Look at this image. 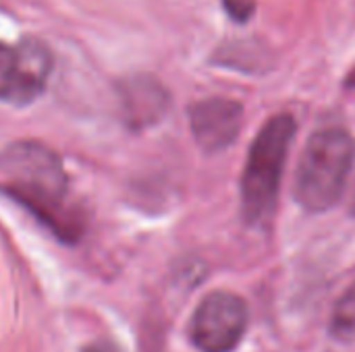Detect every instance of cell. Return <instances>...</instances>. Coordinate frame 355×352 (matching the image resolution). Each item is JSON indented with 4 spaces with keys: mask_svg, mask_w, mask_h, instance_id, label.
<instances>
[{
    "mask_svg": "<svg viewBox=\"0 0 355 352\" xmlns=\"http://www.w3.org/2000/svg\"><path fill=\"white\" fill-rule=\"evenodd\" d=\"M355 160L354 137L339 127L316 131L295 172V199L308 212H327L343 195Z\"/></svg>",
    "mask_w": 355,
    "mask_h": 352,
    "instance_id": "obj_2",
    "label": "cell"
},
{
    "mask_svg": "<svg viewBox=\"0 0 355 352\" xmlns=\"http://www.w3.org/2000/svg\"><path fill=\"white\" fill-rule=\"evenodd\" d=\"M352 212L355 214V191H354V197H352Z\"/></svg>",
    "mask_w": 355,
    "mask_h": 352,
    "instance_id": "obj_11",
    "label": "cell"
},
{
    "mask_svg": "<svg viewBox=\"0 0 355 352\" xmlns=\"http://www.w3.org/2000/svg\"><path fill=\"white\" fill-rule=\"evenodd\" d=\"M227 8L237 17V19H245L252 10V2L250 0H235V2H229L227 0Z\"/></svg>",
    "mask_w": 355,
    "mask_h": 352,
    "instance_id": "obj_9",
    "label": "cell"
},
{
    "mask_svg": "<svg viewBox=\"0 0 355 352\" xmlns=\"http://www.w3.org/2000/svg\"><path fill=\"white\" fill-rule=\"evenodd\" d=\"M331 336L337 342L354 344L355 342V282L339 297L329 326Z\"/></svg>",
    "mask_w": 355,
    "mask_h": 352,
    "instance_id": "obj_7",
    "label": "cell"
},
{
    "mask_svg": "<svg viewBox=\"0 0 355 352\" xmlns=\"http://www.w3.org/2000/svg\"><path fill=\"white\" fill-rule=\"evenodd\" d=\"M189 124L198 145L208 154H216L237 139L243 124V108L229 98H208L189 110Z\"/></svg>",
    "mask_w": 355,
    "mask_h": 352,
    "instance_id": "obj_6",
    "label": "cell"
},
{
    "mask_svg": "<svg viewBox=\"0 0 355 352\" xmlns=\"http://www.w3.org/2000/svg\"><path fill=\"white\" fill-rule=\"evenodd\" d=\"M10 193L40 216H52L67 193V174L58 156L33 141L10 145L2 156Z\"/></svg>",
    "mask_w": 355,
    "mask_h": 352,
    "instance_id": "obj_3",
    "label": "cell"
},
{
    "mask_svg": "<svg viewBox=\"0 0 355 352\" xmlns=\"http://www.w3.org/2000/svg\"><path fill=\"white\" fill-rule=\"evenodd\" d=\"M293 137V116L277 114L260 129L250 147L241 176V216L252 226H262L275 216L281 178Z\"/></svg>",
    "mask_w": 355,
    "mask_h": 352,
    "instance_id": "obj_1",
    "label": "cell"
},
{
    "mask_svg": "<svg viewBox=\"0 0 355 352\" xmlns=\"http://www.w3.org/2000/svg\"><path fill=\"white\" fill-rule=\"evenodd\" d=\"M129 102L135 114L141 118H156L166 104L164 91L154 81H137L129 89Z\"/></svg>",
    "mask_w": 355,
    "mask_h": 352,
    "instance_id": "obj_8",
    "label": "cell"
},
{
    "mask_svg": "<svg viewBox=\"0 0 355 352\" xmlns=\"http://www.w3.org/2000/svg\"><path fill=\"white\" fill-rule=\"evenodd\" d=\"M85 352H112L110 349H104V346H92V349H87Z\"/></svg>",
    "mask_w": 355,
    "mask_h": 352,
    "instance_id": "obj_10",
    "label": "cell"
},
{
    "mask_svg": "<svg viewBox=\"0 0 355 352\" xmlns=\"http://www.w3.org/2000/svg\"><path fill=\"white\" fill-rule=\"evenodd\" d=\"M50 50L37 39H23L17 46L0 41V100L27 104L35 100L50 77Z\"/></svg>",
    "mask_w": 355,
    "mask_h": 352,
    "instance_id": "obj_5",
    "label": "cell"
},
{
    "mask_svg": "<svg viewBox=\"0 0 355 352\" xmlns=\"http://www.w3.org/2000/svg\"><path fill=\"white\" fill-rule=\"evenodd\" d=\"M250 311L241 297L214 290L198 305L189 324V338L200 352H233L248 330Z\"/></svg>",
    "mask_w": 355,
    "mask_h": 352,
    "instance_id": "obj_4",
    "label": "cell"
}]
</instances>
